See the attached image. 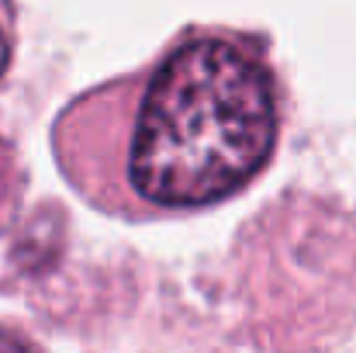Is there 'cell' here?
<instances>
[{
    "instance_id": "cell-4",
    "label": "cell",
    "mask_w": 356,
    "mask_h": 353,
    "mask_svg": "<svg viewBox=\"0 0 356 353\" xmlns=\"http://www.w3.org/2000/svg\"><path fill=\"white\" fill-rule=\"evenodd\" d=\"M0 353H45L24 329L10 326V322H0Z\"/></svg>"
},
{
    "instance_id": "cell-2",
    "label": "cell",
    "mask_w": 356,
    "mask_h": 353,
    "mask_svg": "<svg viewBox=\"0 0 356 353\" xmlns=\"http://www.w3.org/2000/svg\"><path fill=\"white\" fill-rule=\"evenodd\" d=\"M24 187H28L24 163H21L14 142L0 135V235L7 233L10 222L17 219L21 201H24Z\"/></svg>"
},
{
    "instance_id": "cell-3",
    "label": "cell",
    "mask_w": 356,
    "mask_h": 353,
    "mask_svg": "<svg viewBox=\"0 0 356 353\" xmlns=\"http://www.w3.org/2000/svg\"><path fill=\"white\" fill-rule=\"evenodd\" d=\"M17 52V7L14 0H0V84L14 66Z\"/></svg>"
},
{
    "instance_id": "cell-1",
    "label": "cell",
    "mask_w": 356,
    "mask_h": 353,
    "mask_svg": "<svg viewBox=\"0 0 356 353\" xmlns=\"http://www.w3.org/2000/svg\"><path fill=\"white\" fill-rule=\"evenodd\" d=\"M284 132L266 38L191 24L145 66L73 97L52 152L73 191L124 222L215 208L249 187Z\"/></svg>"
}]
</instances>
